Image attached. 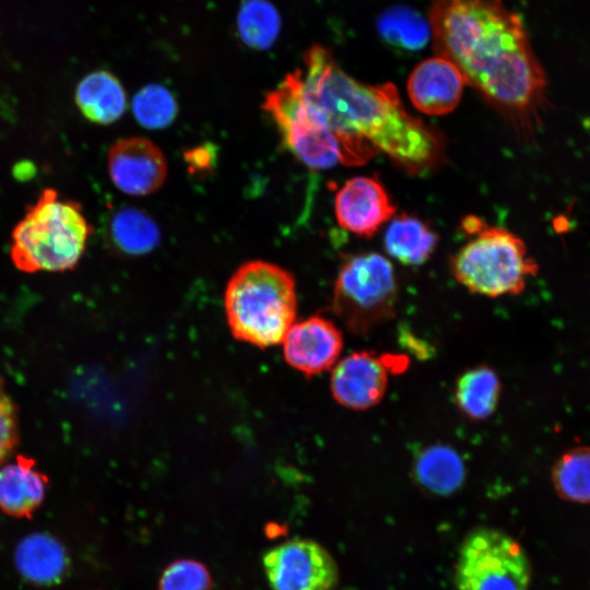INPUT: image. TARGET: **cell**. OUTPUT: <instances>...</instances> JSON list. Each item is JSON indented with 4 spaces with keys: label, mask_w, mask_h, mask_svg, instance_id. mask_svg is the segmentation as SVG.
Returning <instances> with one entry per match:
<instances>
[{
    "label": "cell",
    "mask_w": 590,
    "mask_h": 590,
    "mask_svg": "<svg viewBox=\"0 0 590 590\" xmlns=\"http://www.w3.org/2000/svg\"><path fill=\"white\" fill-rule=\"evenodd\" d=\"M465 82L453 63L436 55L418 63L408 80V94L422 113L440 116L452 111Z\"/></svg>",
    "instance_id": "cell-14"
},
{
    "label": "cell",
    "mask_w": 590,
    "mask_h": 590,
    "mask_svg": "<svg viewBox=\"0 0 590 590\" xmlns=\"http://www.w3.org/2000/svg\"><path fill=\"white\" fill-rule=\"evenodd\" d=\"M500 393L502 382L497 373L487 365H477L458 377L453 400L457 409L465 417L483 421L497 409Z\"/></svg>",
    "instance_id": "cell-18"
},
{
    "label": "cell",
    "mask_w": 590,
    "mask_h": 590,
    "mask_svg": "<svg viewBox=\"0 0 590 590\" xmlns=\"http://www.w3.org/2000/svg\"><path fill=\"white\" fill-rule=\"evenodd\" d=\"M92 234L82 205L46 188L14 226L10 258L25 273L71 270L82 258Z\"/></svg>",
    "instance_id": "cell-4"
},
{
    "label": "cell",
    "mask_w": 590,
    "mask_h": 590,
    "mask_svg": "<svg viewBox=\"0 0 590 590\" xmlns=\"http://www.w3.org/2000/svg\"><path fill=\"white\" fill-rule=\"evenodd\" d=\"M158 590H212L211 574L201 562L177 559L161 574Z\"/></svg>",
    "instance_id": "cell-26"
},
{
    "label": "cell",
    "mask_w": 590,
    "mask_h": 590,
    "mask_svg": "<svg viewBox=\"0 0 590 590\" xmlns=\"http://www.w3.org/2000/svg\"><path fill=\"white\" fill-rule=\"evenodd\" d=\"M209 151L201 148L191 151V160H189V162L193 166H197L198 168H204L205 166H209Z\"/></svg>",
    "instance_id": "cell-28"
},
{
    "label": "cell",
    "mask_w": 590,
    "mask_h": 590,
    "mask_svg": "<svg viewBox=\"0 0 590 590\" xmlns=\"http://www.w3.org/2000/svg\"><path fill=\"white\" fill-rule=\"evenodd\" d=\"M107 169L117 189L129 196H148L158 190L167 177V161L151 140L123 138L108 150Z\"/></svg>",
    "instance_id": "cell-11"
},
{
    "label": "cell",
    "mask_w": 590,
    "mask_h": 590,
    "mask_svg": "<svg viewBox=\"0 0 590 590\" xmlns=\"http://www.w3.org/2000/svg\"><path fill=\"white\" fill-rule=\"evenodd\" d=\"M262 565L272 590H335L339 583L334 557L311 539L294 538L271 547Z\"/></svg>",
    "instance_id": "cell-9"
},
{
    "label": "cell",
    "mask_w": 590,
    "mask_h": 590,
    "mask_svg": "<svg viewBox=\"0 0 590 590\" xmlns=\"http://www.w3.org/2000/svg\"><path fill=\"white\" fill-rule=\"evenodd\" d=\"M47 483L33 459L19 456L0 468V509L14 518H31L44 502Z\"/></svg>",
    "instance_id": "cell-15"
},
{
    "label": "cell",
    "mask_w": 590,
    "mask_h": 590,
    "mask_svg": "<svg viewBox=\"0 0 590 590\" xmlns=\"http://www.w3.org/2000/svg\"><path fill=\"white\" fill-rule=\"evenodd\" d=\"M377 27L388 44L409 51L424 48L432 39L429 22L405 5L387 9L379 16Z\"/></svg>",
    "instance_id": "cell-22"
},
{
    "label": "cell",
    "mask_w": 590,
    "mask_h": 590,
    "mask_svg": "<svg viewBox=\"0 0 590 590\" xmlns=\"http://www.w3.org/2000/svg\"><path fill=\"white\" fill-rule=\"evenodd\" d=\"M428 22L436 55L524 139L544 104L545 73L524 26L502 0H434Z\"/></svg>",
    "instance_id": "cell-1"
},
{
    "label": "cell",
    "mask_w": 590,
    "mask_h": 590,
    "mask_svg": "<svg viewBox=\"0 0 590 590\" xmlns=\"http://www.w3.org/2000/svg\"><path fill=\"white\" fill-rule=\"evenodd\" d=\"M551 480L560 499L590 505V446L563 453L552 467Z\"/></svg>",
    "instance_id": "cell-21"
},
{
    "label": "cell",
    "mask_w": 590,
    "mask_h": 590,
    "mask_svg": "<svg viewBox=\"0 0 590 590\" xmlns=\"http://www.w3.org/2000/svg\"><path fill=\"white\" fill-rule=\"evenodd\" d=\"M437 234L416 216L400 214L386 229L384 245L387 252L405 266H421L434 252Z\"/></svg>",
    "instance_id": "cell-20"
},
{
    "label": "cell",
    "mask_w": 590,
    "mask_h": 590,
    "mask_svg": "<svg viewBox=\"0 0 590 590\" xmlns=\"http://www.w3.org/2000/svg\"><path fill=\"white\" fill-rule=\"evenodd\" d=\"M281 20L267 0H245L237 15V28L243 42L252 49H268L276 40Z\"/></svg>",
    "instance_id": "cell-24"
},
{
    "label": "cell",
    "mask_w": 590,
    "mask_h": 590,
    "mask_svg": "<svg viewBox=\"0 0 590 590\" xmlns=\"http://www.w3.org/2000/svg\"><path fill=\"white\" fill-rule=\"evenodd\" d=\"M282 344L284 359L291 367L305 376H316L339 362L343 337L333 321L314 315L295 321Z\"/></svg>",
    "instance_id": "cell-12"
},
{
    "label": "cell",
    "mask_w": 590,
    "mask_h": 590,
    "mask_svg": "<svg viewBox=\"0 0 590 590\" xmlns=\"http://www.w3.org/2000/svg\"><path fill=\"white\" fill-rule=\"evenodd\" d=\"M15 564L25 579L38 585H51L64 573L67 556L58 540L46 533H35L17 545Z\"/></svg>",
    "instance_id": "cell-19"
},
{
    "label": "cell",
    "mask_w": 590,
    "mask_h": 590,
    "mask_svg": "<svg viewBox=\"0 0 590 590\" xmlns=\"http://www.w3.org/2000/svg\"><path fill=\"white\" fill-rule=\"evenodd\" d=\"M461 227L470 239L450 259V270L470 292L487 297L518 295L538 273L536 261L516 234L475 215L465 216Z\"/></svg>",
    "instance_id": "cell-5"
},
{
    "label": "cell",
    "mask_w": 590,
    "mask_h": 590,
    "mask_svg": "<svg viewBox=\"0 0 590 590\" xmlns=\"http://www.w3.org/2000/svg\"><path fill=\"white\" fill-rule=\"evenodd\" d=\"M531 563L508 533L488 527L470 531L455 567L457 590H529Z\"/></svg>",
    "instance_id": "cell-8"
},
{
    "label": "cell",
    "mask_w": 590,
    "mask_h": 590,
    "mask_svg": "<svg viewBox=\"0 0 590 590\" xmlns=\"http://www.w3.org/2000/svg\"><path fill=\"white\" fill-rule=\"evenodd\" d=\"M173 94L161 84H148L133 97L132 111L137 121L148 129L169 126L177 115Z\"/></svg>",
    "instance_id": "cell-25"
},
{
    "label": "cell",
    "mask_w": 590,
    "mask_h": 590,
    "mask_svg": "<svg viewBox=\"0 0 590 590\" xmlns=\"http://www.w3.org/2000/svg\"><path fill=\"white\" fill-rule=\"evenodd\" d=\"M110 233L116 246L133 256L153 250L160 241L156 223L134 208H123L114 215Z\"/></svg>",
    "instance_id": "cell-23"
},
{
    "label": "cell",
    "mask_w": 590,
    "mask_h": 590,
    "mask_svg": "<svg viewBox=\"0 0 590 590\" xmlns=\"http://www.w3.org/2000/svg\"><path fill=\"white\" fill-rule=\"evenodd\" d=\"M74 99L84 117L98 125L115 122L127 107L125 88L120 81L106 70L85 75L75 88Z\"/></svg>",
    "instance_id": "cell-17"
},
{
    "label": "cell",
    "mask_w": 590,
    "mask_h": 590,
    "mask_svg": "<svg viewBox=\"0 0 590 590\" xmlns=\"http://www.w3.org/2000/svg\"><path fill=\"white\" fill-rule=\"evenodd\" d=\"M263 109L271 116L293 154L315 170L341 163L337 138L323 116L307 99L299 68L287 73L264 98Z\"/></svg>",
    "instance_id": "cell-7"
},
{
    "label": "cell",
    "mask_w": 590,
    "mask_h": 590,
    "mask_svg": "<svg viewBox=\"0 0 590 590\" xmlns=\"http://www.w3.org/2000/svg\"><path fill=\"white\" fill-rule=\"evenodd\" d=\"M412 476L421 488L437 496L452 495L465 480V465L452 447L435 444L422 449L412 464Z\"/></svg>",
    "instance_id": "cell-16"
},
{
    "label": "cell",
    "mask_w": 590,
    "mask_h": 590,
    "mask_svg": "<svg viewBox=\"0 0 590 590\" xmlns=\"http://www.w3.org/2000/svg\"><path fill=\"white\" fill-rule=\"evenodd\" d=\"M398 282L391 262L377 252L346 258L337 275L332 309L354 335L363 337L397 312Z\"/></svg>",
    "instance_id": "cell-6"
},
{
    "label": "cell",
    "mask_w": 590,
    "mask_h": 590,
    "mask_svg": "<svg viewBox=\"0 0 590 590\" xmlns=\"http://www.w3.org/2000/svg\"><path fill=\"white\" fill-rule=\"evenodd\" d=\"M302 61L304 93L337 138L342 164L362 165L379 152L411 173L437 164L439 137L408 113L394 84L355 80L320 45L309 47Z\"/></svg>",
    "instance_id": "cell-2"
},
{
    "label": "cell",
    "mask_w": 590,
    "mask_h": 590,
    "mask_svg": "<svg viewBox=\"0 0 590 590\" xmlns=\"http://www.w3.org/2000/svg\"><path fill=\"white\" fill-rule=\"evenodd\" d=\"M405 365L403 357L373 351L353 352L340 358L332 368V397L346 409L368 410L385 397L389 375L402 370Z\"/></svg>",
    "instance_id": "cell-10"
},
{
    "label": "cell",
    "mask_w": 590,
    "mask_h": 590,
    "mask_svg": "<svg viewBox=\"0 0 590 590\" xmlns=\"http://www.w3.org/2000/svg\"><path fill=\"white\" fill-rule=\"evenodd\" d=\"M224 309L237 340L262 349L282 343L296 319L295 280L274 263L246 262L227 282Z\"/></svg>",
    "instance_id": "cell-3"
},
{
    "label": "cell",
    "mask_w": 590,
    "mask_h": 590,
    "mask_svg": "<svg viewBox=\"0 0 590 590\" xmlns=\"http://www.w3.org/2000/svg\"><path fill=\"white\" fill-rule=\"evenodd\" d=\"M17 442L15 405L0 386V467L12 453Z\"/></svg>",
    "instance_id": "cell-27"
},
{
    "label": "cell",
    "mask_w": 590,
    "mask_h": 590,
    "mask_svg": "<svg viewBox=\"0 0 590 590\" xmlns=\"http://www.w3.org/2000/svg\"><path fill=\"white\" fill-rule=\"evenodd\" d=\"M339 225L355 235L371 237L396 213V205L376 177L349 179L334 199Z\"/></svg>",
    "instance_id": "cell-13"
}]
</instances>
